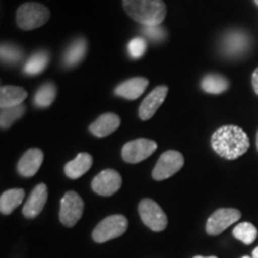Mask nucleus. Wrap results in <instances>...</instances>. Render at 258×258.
Wrapping results in <instances>:
<instances>
[{
  "label": "nucleus",
  "instance_id": "f257e3e1",
  "mask_svg": "<svg viewBox=\"0 0 258 258\" xmlns=\"http://www.w3.org/2000/svg\"><path fill=\"white\" fill-rule=\"evenodd\" d=\"M212 147L219 157L234 160L244 156L250 147V139L237 125H224L212 135Z\"/></svg>",
  "mask_w": 258,
  "mask_h": 258
},
{
  "label": "nucleus",
  "instance_id": "f03ea898",
  "mask_svg": "<svg viewBox=\"0 0 258 258\" xmlns=\"http://www.w3.org/2000/svg\"><path fill=\"white\" fill-rule=\"evenodd\" d=\"M122 5L125 14L143 27L160 25L167 14L163 0H122Z\"/></svg>",
  "mask_w": 258,
  "mask_h": 258
},
{
  "label": "nucleus",
  "instance_id": "7ed1b4c3",
  "mask_svg": "<svg viewBox=\"0 0 258 258\" xmlns=\"http://www.w3.org/2000/svg\"><path fill=\"white\" fill-rule=\"evenodd\" d=\"M49 9L38 3H25L19 6L16 14V22L22 30H34L41 28L49 21Z\"/></svg>",
  "mask_w": 258,
  "mask_h": 258
},
{
  "label": "nucleus",
  "instance_id": "20e7f679",
  "mask_svg": "<svg viewBox=\"0 0 258 258\" xmlns=\"http://www.w3.org/2000/svg\"><path fill=\"white\" fill-rule=\"evenodd\" d=\"M128 220L124 215L115 214L106 217L92 231V239L96 243H105L121 237L127 231Z\"/></svg>",
  "mask_w": 258,
  "mask_h": 258
},
{
  "label": "nucleus",
  "instance_id": "39448f33",
  "mask_svg": "<svg viewBox=\"0 0 258 258\" xmlns=\"http://www.w3.org/2000/svg\"><path fill=\"white\" fill-rule=\"evenodd\" d=\"M138 209L141 220L150 230L161 232L167 227V215L156 201L151 199L141 200Z\"/></svg>",
  "mask_w": 258,
  "mask_h": 258
},
{
  "label": "nucleus",
  "instance_id": "423d86ee",
  "mask_svg": "<svg viewBox=\"0 0 258 258\" xmlns=\"http://www.w3.org/2000/svg\"><path fill=\"white\" fill-rule=\"evenodd\" d=\"M84 201L76 191H67L60 202V222L66 227H73L83 217Z\"/></svg>",
  "mask_w": 258,
  "mask_h": 258
},
{
  "label": "nucleus",
  "instance_id": "0eeeda50",
  "mask_svg": "<svg viewBox=\"0 0 258 258\" xmlns=\"http://www.w3.org/2000/svg\"><path fill=\"white\" fill-rule=\"evenodd\" d=\"M157 148L158 145L156 141L150 139H135L124 144V146L122 147V159L129 164L141 163L152 156Z\"/></svg>",
  "mask_w": 258,
  "mask_h": 258
},
{
  "label": "nucleus",
  "instance_id": "6e6552de",
  "mask_svg": "<svg viewBox=\"0 0 258 258\" xmlns=\"http://www.w3.org/2000/svg\"><path fill=\"white\" fill-rule=\"evenodd\" d=\"M184 165V157L177 151H166L158 159L152 171V178L156 180H164L170 178L180 171Z\"/></svg>",
  "mask_w": 258,
  "mask_h": 258
},
{
  "label": "nucleus",
  "instance_id": "1a4fd4ad",
  "mask_svg": "<svg viewBox=\"0 0 258 258\" xmlns=\"http://www.w3.org/2000/svg\"><path fill=\"white\" fill-rule=\"evenodd\" d=\"M241 217V213L234 208H220L209 217L206 224V231L209 235H219L231 225L237 222Z\"/></svg>",
  "mask_w": 258,
  "mask_h": 258
},
{
  "label": "nucleus",
  "instance_id": "9d476101",
  "mask_svg": "<svg viewBox=\"0 0 258 258\" xmlns=\"http://www.w3.org/2000/svg\"><path fill=\"white\" fill-rule=\"evenodd\" d=\"M122 177L116 170H103L92 179L91 188L97 195L111 196L120 190Z\"/></svg>",
  "mask_w": 258,
  "mask_h": 258
},
{
  "label": "nucleus",
  "instance_id": "9b49d317",
  "mask_svg": "<svg viewBox=\"0 0 258 258\" xmlns=\"http://www.w3.org/2000/svg\"><path fill=\"white\" fill-rule=\"evenodd\" d=\"M251 46L249 35L243 31H231L226 34L222 40L221 48L226 56L239 57L243 56Z\"/></svg>",
  "mask_w": 258,
  "mask_h": 258
},
{
  "label": "nucleus",
  "instance_id": "f8f14e48",
  "mask_svg": "<svg viewBox=\"0 0 258 258\" xmlns=\"http://www.w3.org/2000/svg\"><path fill=\"white\" fill-rule=\"evenodd\" d=\"M167 92H169V88L166 85H160L153 89L139 106V117L143 121H148L152 118L165 101Z\"/></svg>",
  "mask_w": 258,
  "mask_h": 258
},
{
  "label": "nucleus",
  "instance_id": "ddd939ff",
  "mask_svg": "<svg viewBox=\"0 0 258 258\" xmlns=\"http://www.w3.org/2000/svg\"><path fill=\"white\" fill-rule=\"evenodd\" d=\"M48 200V188L44 183H40L32 189V191L24 203L22 213L25 218L35 219L41 214Z\"/></svg>",
  "mask_w": 258,
  "mask_h": 258
},
{
  "label": "nucleus",
  "instance_id": "4468645a",
  "mask_svg": "<svg viewBox=\"0 0 258 258\" xmlns=\"http://www.w3.org/2000/svg\"><path fill=\"white\" fill-rule=\"evenodd\" d=\"M44 154L40 148H30L22 156L17 164L18 173L24 178L34 177L43 163Z\"/></svg>",
  "mask_w": 258,
  "mask_h": 258
},
{
  "label": "nucleus",
  "instance_id": "2eb2a0df",
  "mask_svg": "<svg viewBox=\"0 0 258 258\" xmlns=\"http://www.w3.org/2000/svg\"><path fill=\"white\" fill-rule=\"evenodd\" d=\"M121 125L120 116L114 112H106L99 116L93 123L90 124V132L97 138H105L118 129Z\"/></svg>",
  "mask_w": 258,
  "mask_h": 258
},
{
  "label": "nucleus",
  "instance_id": "dca6fc26",
  "mask_svg": "<svg viewBox=\"0 0 258 258\" xmlns=\"http://www.w3.org/2000/svg\"><path fill=\"white\" fill-rule=\"evenodd\" d=\"M148 83H150L148 79L143 78V77L131 78L116 86L115 95L122 97V98L129 99V101H134L146 91Z\"/></svg>",
  "mask_w": 258,
  "mask_h": 258
},
{
  "label": "nucleus",
  "instance_id": "f3484780",
  "mask_svg": "<svg viewBox=\"0 0 258 258\" xmlns=\"http://www.w3.org/2000/svg\"><path fill=\"white\" fill-rule=\"evenodd\" d=\"M86 51H88V43H86L85 38H76L64 50L62 55V64L67 69L78 66L85 57Z\"/></svg>",
  "mask_w": 258,
  "mask_h": 258
},
{
  "label": "nucleus",
  "instance_id": "a211bd4d",
  "mask_svg": "<svg viewBox=\"0 0 258 258\" xmlns=\"http://www.w3.org/2000/svg\"><path fill=\"white\" fill-rule=\"evenodd\" d=\"M93 159L91 154L79 153L74 159L64 165V175L71 179H78L91 169Z\"/></svg>",
  "mask_w": 258,
  "mask_h": 258
},
{
  "label": "nucleus",
  "instance_id": "6ab92c4d",
  "mask_svg": "<svg viewBox=\"0 0 258 258\" xmlns=\"http://www.w3.org/2000/svg\"><path fill=\"white\" fill-rule=\"evenodd\" d=\"M28 97L27 90L19 86L5 85L0 89V106L2 108H11V106L21 105Z\"/></svg>",
  "mask_w": 258,
  "mask_h": 258
},
{
  "label": "nucleus",
  "instance_id": "aec40b11",
  "mask_svg": "<svg viewBox=\"0 0 258 258\" xmlns=\"http://www.w3.org/2000/svg\"><path fill=\"white\" fill-rule=\"evenodd\" d=\"M25 191L23 189H10L0 196V212L2 214L9 215L23 202Z\"/></svg>",
  "mask_w": 258,
  "mask_h": 258
},
{
  "label": "nucleus",
  "instance_id": "412c9836",
  "mask_svg": "<svg viewBox=\"0 0 258 258\" xmlns=\"http://www.w3.org/2000/svg\"><path fill=\"white\" fill-rule=\"evenodd\" d=\"M230 86L228 80L222 77L221 74L211 73L203 77L201 82V88L205 92L211 93V95H220L225 92Z\"/></svg>",
  "mask_w": 258,
  "mask_h": 258
},
{
  "label": "nucleus",
  "instance_id": "4be33fe9",
  "mask_svg": "<svg viewBox=\"0 0 258 258\" xmlns=\"http://www.w3.org/2000/svg\"><path fill=\"white\" fill-rule=\"evenodd\" d=\"M49 63V54L47 51H37L29 57L23 67V72L28 76H37L46 70Z\"/></svg>",
  "mask_w": 258,
  "mask_h": 258
},
{
  "label": "nucleus",
  "instance_id": "5701e85b",
  "mask_svg": "<svg viewBox=\"0 0 258 258\" xmlns=\"http://www.w3.org/2000/svg\"><path fill=\"white\" fill-rule=\"evenodd\" d=\"M56 97V86L53 83H46L40 86L34 97V104L37 108H48L53 104Z\"/></svg>",
  "mask_w": 258,
  "mask_h": 258
},
{
  "label": "nucleus",
  "instance_id": "b1692460",
  "mask_svg": "<svg viewBox=\"0 0 258 258\" xmlns=\"http://www.w3.org/2000/svg\"><path fill=\"white\" fill-rule=\"evenodd\" d=\"M232 233H233L235 239L240 240L245 245H251L257 239L258 231L256 226L251 222H240L233 228Z\"/></svg>",
  "mask_w": 258,
  "mask_h": 258
},
{
  "label": "nucleus",
  "instance_id": "393cba45",
  "mask_svg": "<svg viewBox=\"0 0 258 258\" xmlns=\"http://www.w3.org/2000/svg\"><path fill=\"white\" fill-rule=\"evenodd\" d=\"M25 112V106L23 104L11 108H2L0 112V127L2 129H9L16 121L19 120Z\"/></svg>",
  "mask_w": 258,
  "mask_h": 258
},
{
  "label": "nucleus",
  "instance_id": "a878e982",
  "mask_svg": "<svg viewBox=\"0 0 258 258\" xmlns=\"http://www.w3.org/2000/svg\"><path fill=\"white\" fill-rule=\"evenodd\" d=\"M23 50L17 46L10 43H3L0 49L2 62L5 64H17L23 59Z\"/></svg>",
  "mask_w": 258,
  "mask_h": 258
},
{
  "label": "nucleus",
  "instance_id": "bb28decb",
  "mask_svg": "<svg viewBox=\"0 0 258 258\" xmlns=\"http://www.w3.org/2000/svg\"><path fill=\"white\" fill-rule=\"evenodd\" d=\"M141 34L153 43H161L166 40V30L161 25H144Z\"/></svg>",
  "mask_w": 258,
  "mask_h": 258
},
{
  "label": "nucleus",
  "instance_id": "cd10ccee",
  "mask_svg": "<svg viewBox=\"0 0 258 258\" xmlns=\"http://www.w3.org/2000/svg\"><path fill=\"white\" fill-rule=\"evenodd\" d=\"M147 49V42L144 37H134L128 43V53L132 59H140Z\"/></svg>",
  "mask_w": 258,
  "mask_h": 258
},
{
  "label": "nucleus",
  "instance_id": "c85d7f7f",
  "mask_svg": "<svg viewBox=\"0 0 258 258\" xmlns=\"http://www.w3.org/2000/svg\"><path fill=\"white\" fill-rule=\"evenodd\" d=\"M252 88L258 95V69L252 73Z\"/></svg>",
  "mask_w": 258,
  "mask_h": 258
},
{
  "label": "nucleus",
  "instance_id": "c756f323",
  "mask_svg": "<svg viewBox=\"0 0 258 258\" xmlns=\"http://www.w3.org/2000/svg\"><path fill=\"white\" fill-rule=\"evenodd\" d=\"M252 258H258V246L252 251Z\"/></svg>",
  "mask_w": 258,
  "mask_h": 258
},
{
  "label": "nucleus",
  "instance_id": "7c9ffc66",
  "mask_svg": "<svg viewBox=\"0 0 258 258\" xmlns=\"http://www.w3.org/2000/svg\"><path fill=\"white\" fill-rule=\"evenodd\" d=\"M194 258H218V257H215V256H211V257H203V256H195Z\"/></svg>",
  "mask_w": 258,
  "mask_h": 258
},
{
  "label": "nucleus",
  "instance_id": "2f4dec72",
  "mask_svg": "<svg viewBox=\"0 0 258 258\" xmlns=\"http://www.w3.org/2000/svg\"><path fill=\"white\" fill-rule=\"evenodd\" d=\"M256 145H257V150H258V132H257V137H256Z\"/></svg>",
  "mask_w": 258,
  "mask_h": 258
},
{
  "label": "nucleus",
  "instance_id": "473e14b6",
  "mask_svg": "<svg viewBox=\"0 0 258 258\" xmlns=\"http://www.w3.org/2000/svg\"><path fill=\"white\" fill-rule=\"evenodd\" d=\"M253 2H254V3H256V5L258 6V0H253Z\"/></svg>",
  "mask_w": 258,
  "mask_h": 258
},
{
  "label": "nucleus",
  "instance_id": "72a5a7b5",
  "mask_svg": "<svg viewBox=\"0 0 258 258\" xmlns=\"http://www.w3.org/2000/svg\"><path fill=\"white\" fill-rule=\"evenodd\" d=\"M241 258H252V257H247V256H244V257H241Z\"/></svg>",
  "mask_w": 258,
  "mask_h": 258
}]
</instances>
